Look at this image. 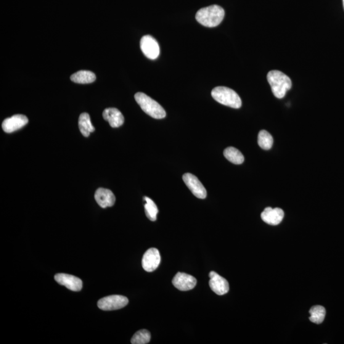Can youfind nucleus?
Instances as JSON below:
<instances>
[{"mask_svg": "<svg viewBox=\"0 0 344 344\" xmlns=\"http://www.w3.org/2000/svg\"><path fill=\"white\" fill-rule=\"evenodd\" d=\"M224 10L220 6L214 5L203 8L196 14V20L201 25L208 28L216 27L223 21Z\"/></svg>", "mask_w": 344, "mask_h": 344, "instance_id": "f257e3e1", "label": "nucleus"}, {"mask_svg": "<svg viewBox=\"0 0 344 344\" xmlns=\"http://www.w3.org/2000/svg\"><path fill=\"white\" fill-rule=\"evenodd\" d=\"M267 80L271 87L272 92L277 99H283L287 91L292 88V81L289 77L282 71L279 70L270 71L267 75Z\"/></svg>", "mask_w": 344, "mask_h": 344, "instance_id": "f03ea898", "label": "nucleus"}, {"mask_svg": "<svg viewBox=\"0 0 344 344\" xmlns=\"http://www.w3.org/2000/svg\"><path fill=\"white\" fill-rule=\"evenodd\" d=\"M135 99L143 111L147 115L157 120L166 117L165 109L161 105L143 92H137L135 95Z\"/></svg>", "mask_w": 344, "mask_h": 344, "instance_id": "7ed1b4c3", "label": "nucleus"}, {"mask_svg": "<svg viewBox=\"0 0 344 344\" xmlns=\"http://www.w3.org/2000/svg\"><path fill=\"white\" fill-rule=\"evenodd\" d=\"M211 94L216 101L222 105L234 108H239L242 106V100L239 94L228 87H216L213 89Z\"/></svg>", "mask_w": 344, "mask_h": 344, "instance_id": "20e7f679", "label": "nucleus"}, {"mask_svg": "<svg viewBox=\"0 0 344 344\" xmlns=\"http://www.w3.org/2000/svg\"><path fill=\"white\" fill-rule=\"evenodd\" d=\"M128 299L122 295H111L100 299L98 302L99 308L103 311H114L123 309L128 305Z\"/></svg>", "mask_w": 344, "mask_h": 344, "instance_id": "39448f33", "label": "nucleus"}, {"mask_svg": "<svg viewBox=\"0 0 344 344\" xmlns=\"http://www.w3.org/2000/svg\"><path fill=\"white\" fill-rule=\"evenodd\" d=\"M140 48L144 54L150 60H155L160 52V46L157 41L150 35L142 37L140 41Z\"/></svg>", "mask_w": 344, "mask_h": 344, "instance_id": "423d86ee", "label": "nucleus"}, {"mask_svg": "<svg viewBox=\"0 0 344 344\" xmlns=\"http://www.w3.org/2000/svg\"><path fill=\"white\" fill-rule=\"evenodd\" d=\"M184 183L196 197L200 199H205L206 197V190L203 185L197 177L192 174H185L182 177Z\"/></svg>", "mask_w": 344, "mask_h": 344, "instance_id": "0eeeda50", "label": "nucleus"}, {"mask_svg": "<svg viewBox=\"0 0 344 344\" xmlns=\"http://www.w3.org/2000/svg\"><path fill=\"white\" fill-rule=\"evenodd\" d=\"M161 256L160 252L155 248L148 250L143 256L142 264L145 271L151 272L155 271L160 265Z\"/></svg>", "mask_w": 344, "mask_h": 344, "instance_id": "6e6552de", "label": "nucleus"}, {"mask_svg": "<svg viewBox=\"0 0 344 344\" xmlns=\"http://www.w3.org/2000/svg\"><path fill=\"white\" fill-rule=\"evenodd\" d=\"M209 285L211 290L218 295H224L228 293L230 290L229 283L226 279L215 272H211L209 274Z\"/></svg>", "mask_w": 344, "mask_h": 344, "instance_id": "1a4fd4ad", "label": "nucleus"}, {"mask_svg": "<svg viewBox=\"0 0 344 344\" xmlns=\"http://www.w3.org/2000/svg\"><path fill=\"white\" fill-rule=\"evenodd\" d=\"M172 283L175 287L182 292L193 290L197 285L196 278L189 274L179 272L174 277Z\"/></svg>", "mask_w": 344, "mask_h": 344, "instance_id": "9d476101", "label": "nucleus"}, {"mask_svg": "<svg viewBox=\"0 0 344 344\" xmlns=\"http://www.w3.org/2000/svg\"><path fill=\"white\" fill-rule=\"evenodd\" d=\"M55 281L60 284L64 285L68 290L73 292H80L83 288V281L74 275L67 274H58L55 275Z\"/></svg>", "mask_w": 344, "mask_h": 344, "instance_id": "9b49d317", "label": "nucleus"}, {"mask_svg": "<svg viewBox=\"0 0 344 344\" xmlns=\"http://www.w3.org/2000/svg\"><path fill=\"white\" fill-rule=\"evenodd\" d=\"M28 123V119L26 116L17 114L5 120L2 123V128L5 133H11L23 128Z\"/></svg>", "mask_w": 344, "mask_h": 344, "instance_id": "f8f14e48", "label": "nucleus"}, {"mask_svg": "<svg viewBox=\"0 0 344 344\" xmlns=\"http://www.w3.org/2000/svg\"><path fill=\"white\" fill-rule=\"evenodd\" d=\"M284 217V211L280 208L266 207L261 214V218L264 223L270 225L279 224Z\"/></svg>", "mask_w": 344, "mask_h": 344, "instance_id": "ddd939ff", "label": "nucleus"}, {"mask_svg": "<svg viewBox=\"0 0 344 344\" xmlns=\"http://www.w3.org/2000/svg\"><path fill=\"white\" fill-rule=\"evenodd\" d=\"M94 198L98 204L103 208L110 207L115 204L116 197L110 190L99 188L95 193Z\"/></svg>", "mask_w": 344, "mask_h": 344, "instance_id": "4468645a", "label": "nucleus"}, {"mask_svg": "<svg viewBox=\"0 0 344 344\" xmlns=\"http://www.w3.org/2000/svg\"><path fill=\"white\" fill-rule=\"evenodd\" d=\"M103 118L108 122L112 128H119L124 124V118L120 110L116 108H108L103 111Z\"/></svg>", "mask_w": 344, "mask_h": 344, "instance_id": "2eb2a0df", "label": "nucleus"}, {"mask_svg": "<svg viewBox=\"0 0 344 344\" xmlns=\"http://www.w3.org/2000/svg\"><path fill=\"white\" fill-rule=\"evenodd\" d=\"M71 81L78 84H90L96 80V75L91 71L81 70L70 77Z\"/></svg>", "mask_w": 344, "mask_h": 344, "instance_id": "dca6fc26", "label": "nucleus"}, {"mask_svg": "<svg viewBox=\"0 0 344 344\" xmlns=\"http://www.w3.org/2000/svg\"><path fill=\"white\" fill-rule=\"evenodd\" d=\"M79 127L82 135L85 137H88L95 130L90 116L87 113H81L79 119Z\"/></svg>", "mask_w": 344, "mask_h": 344, "instance_id": "f3484780", "label": "nucleus"}, {"mask_svg": "<svg viewBox=\"0 0 344 344\" xmlns=\"http://www.w3.org/2000/svg\"><path fill=\"white\" fill-rule=\"evenodd\" d=\"M224 157L235 165H240L244 161V156L240 150L234 147H229L224 150Z\"/></svg>", "mask_w": 344, "mask_h": 344, "instance_id": "a211bd4d", "label": "nucleus"}, {"mask_svg": "<svg viewBox=\"0 0 344 344\" xmlns=\"http://www.w3.org/2000/svg\"><path fill=\"white\" fill-rule=\"evenodd\" d=\"M309 313L311 314L309 317L310 321L313 323L319 324L323 322L326 316V309L322 306L316 305L310 309Z\"/></svg>", "mask_w": 344, "mask_h": 344, "instance_id": "6ab92c4d", "label": "nucleus"}, {"mask_svg": "<svg viewBox=\"0 0 344 344\" xmlns=\"http://www.w3.org/2000/svg\"><path fill=\"white\" fill-rule=\"evenodd\" d=\"M145 201V212L147 218L151 221H155L157 219V214L158 213V208L155 203L148 197H144Z\"/></svg>", "mask_w": 344, "mask_h": 344, "instance_id": "aec40b11", "label": "nucleus"}, {"mask_svg": "<svg viewBox=\"0 0 344 344\" xmlns=\"http://www.w3.org/2000/svg\"><path fill=\"white\" fill-rule=\"evenodd\" d=\"M258 142L261 149L268 150L271 149L273 145V137L268 131L261 130L258 134Z\"/></svg>", "mask_w": 344, "mask_h": 344, "instance_id": "412c9836", "label": "nucleus"}, {"mask_svg": "<svg viewBox=\"0 0 344 344\" xmlns=\"http://www.w3.org/2000/svg\"><path fill=\"white\" fill-rule=\"evenodd\" d=\"M151 335L149 331L141 330L133 335L131 340L132 344H146L150 342Z\"/></svg>", "mask_w": 344, "mask_h": 344, "instance_id": "4be33fe9", "label": "nucleus"}, {"mask_svg": "<svg viewBox=\"0 0 344 344\" xmlns=\"http://www.w3.org/2000/svg\"><path fill=\"white\" fill-rule=\"evenodd\" d=\"M343 7H344V0H343Z\"/></svg>", "mask_w": 344, "mask_h": 344, "instance_id": "5701e85b", "label": "nucleus"}]
</instances>
